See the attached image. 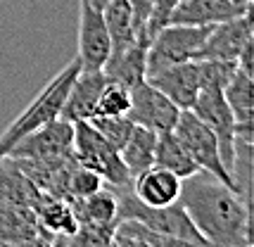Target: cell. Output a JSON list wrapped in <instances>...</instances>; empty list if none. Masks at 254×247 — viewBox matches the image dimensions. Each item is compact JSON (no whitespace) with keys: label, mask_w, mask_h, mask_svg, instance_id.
Segmentation results:
<instances>
[{"label":"cell","mask_w":254,"mask_h":247,"mask_svg":"<svg viewBox=\"0 0 254 247\" xmlns=\"http://www.w3.org/2000/svg\"><path fill=\"white\" fill-rule=\"evenodd\" d=\"M178 202L209 245L250 247V207L226 183L199 169L181 181Z\"/></svg>","instance_id":"6da1fadb"},{"label":"cell","mask_w":254,"mask_h":247,"mask_svg":"<svg viewBox=\"0 0 254 247\" xmlns=\"http://www.w3.org/2000/svg\"><path fill=\"white\" fill-rule=\"evenodd\" d=\"M112 190L117 192V221L119 219H138L147 228L176 240L181 245H209L204 236L195 228V224L190 221V216L186 214L181 202L166 204V207H147L133 195L131 185H122V188L112 185Z\"/></svg>","instance_id":"7a4b0ae2"},{"label":"cell","mask_w":254,"mask_h":247,"mask_svg":"<svg viewBox=\"0 0 254 247\" xmlns=\"http://www.w3.org/2000/svg\"><path fill=\"white\" fill-rule=\"evenodd\" d=\"M78 71H81V64H78V60L74 57L64 69L57 71L55 79L50 81V83L33 98L31 105L0 133V159L10 152V147L14 145L19 138H24L26 133H31V131L41 128L45 124L60 119L62 105H64V100H66V93H69L71 81L76 79Z\"/></svg>","instance_id":"3957f363"},{"label":"cell","mask_w":254,"mask_h":247,"mask_svg":"<svg viewBox=\"0 0 254 247\" xmlns=\"http://www.w3.org/2000/svg\"><path fill=\"white\" fill-rule=\"evenodd\" d=\"M71 155L81 167H88L98 171L107 185L122 188L131 185V174L126 171L122 157L114 147L93 128L90 122H74V143Z\"/></svg>","instance_id":"277c9868"},{"label":"cell","mask_w":254,"mask_h":247,"mask_svg":"<svg viewBox=\"0 0 254 247\" xmlns=\"http://www.w3.org/2000/svg\"><path fill=\"white\" fill-rule=\"evenodd\" d=\"M211 26H188V24H166L150 38L147 45V62H145V79L162 69L195 60V53L204 43Z\"/></svg>","instance_id":"5b68a950"},{"label":"cell","mask_w":254,"mask_h":247,"mask_svg":"<svg viewBox=\"0 0 254 247\" xmlns=\"http://www.w3.org/2000/svg\"><path fill=\"white\" fill-rule=\"evenodd\" d=\"M174 135L181 140V145L186 147L190 157L195 159L202 171H207L211 176L226 183L231 190H235V183L231 179V171L226 169L221 159V152H219V140L207 124L199 119L192 110H181L178 114V122L174 126Z\"/></svg>","instance_id":"8992f818"},{"label":"cell","mask_w":254,"mask_h":247,"mask_svg":"<svg viewBox=\"0 0 254 247\" xmlns=\"http://www.w3.org/2000/svg\"><path fill=\"white\" fill-rule=\"evenodd\" d=\"M178 114H181V107L174 105L147 79L131 88V110L126 117L133 124L152 128L155 133H166V131H174Z\"/></svg>","instance_id":"52a82bcc"},{"label":"cell","mask_w":254,"mask_h":247,"mask_svg":"<svg viewBox=\"0 0 254 247\" xmlns=\"http://www.w3.org/2000/svg\"><path fill=\"white\" fill-rule=\"evenodd\" d=\"M112 53L110 34L102 19V10L78 0V64L81 71H100Z\"/></svg>","instance_id":"ba28073f"},{"label":"cell","mask_w":254,"mask_h":247,"mask_svg":"<svg viewBox=\"0 0 254 247\" xmlns=\"http://www.w3.org/2000/svg\"><path fill=\"white\" fill-rule=\"evenodd\" d=\"M74 143V124L66 119H55L36 128L31 133L19 138L5 157L12 159H43V157H57L71 152Z\"/></svg>","instance_id":"9c48e42d"},{"label":"cell","mask_w":254,"mask_h":247,"mask_svg":"<svg viewBox=\"0 0 254 247\" xmlns=\"http://www.w3.org/2000/svg\"><path fill=\"white\" fill-rule=\"evenodd\" d=\"M190 110L214 131L216 140H219V152H221L223 164L231 171L233 140H235V117H233L231 107H228V102L223 98V90L199 88L197 100L192 102Z\"/></svg>","instance_id":"30bf717a"},{"label":"cell","mask_w":254,"mask_h":247,"mask_svg":"<svg viewBox=\"0 0 254 247\" xmlns=\"http://www.w3.org/2000/svg\"><path fill=\"white\" fill-rule=\"evenodd\" d=\"M252 12H245L240 17H233L226 22L211 26L204 43L195 53V60H231L235 62L243 48L252 41Z\"/></svg>","instance_id":"8fae6325"},{"label":"cell","mask_w":254,"mask_h":247,"mask_svg":"<svg viewBox=\"0 0 254 247\" xmlns=\"http://www.w3.org/2000/svg\"><path fill=\"white\" fill-rule=\"evenodd\" d=\"M0 245H53V233L31 207L0 204Z\"/></svg>","instance_id":"7c38bea8"},{"label":"cell","mask_w":254,"mask_h":247,"mask_svg":"<svg viewBox=\"0 0 254 247\" xmlns=\"http://www.w3.org/2000/svg\"><path fill=\"white\" fill-rule=\"evenodd\" d=\"M147 81L157 90H162L181 110H190L199 93V64L197 60L178 62V64H171V67L147 76Z\"/></svg>","instance_id":"4fadbf2b"},{"label":"cell","mask_w":254,"mask_h":247,"mask_svg":"<svg viewBox=\"0 0 254 247\" xmlns=\"http://www.w3.org/2000/svg\"><path fill=\"white\" fill-rule=\"evenodd\" d=\"M110 76L100 69V71H78L76 79L71 81V88L66 93V100L62 105L60 119L66 122H88L95 117V105L105 83Z\"/></svg>","instance_id":"5bb4252c"},{"label":"cell","mask_w":254,"mask_h":247,"mask_svg":"<svg viewBox=\"0 0 254 247\" xmlns=\"http://www.w3.org/2000/svg\"><path fill=\"white\" fill-rule=\"evenodd\" d=\"M131 190L147 207H166V204L178 202L181 179L174 171L152 164L131 181Z\"/></svg>","instance_id":"9a60e30c"},{"label":"cell","mask_w":254,"mask_h":247,"mask_svg":"<svg viewBox=\"0 0 254 247\" xmlns=\"http://www.w3.org/2000/svg\"><path fill=\"white\" fill-rule=\"evenodd\" d=\"M245 14L233 0H178L169 24H188V26H214L219 22Z\"/></svg>","instance_id":"2e32d148"},{"label":"cell","mask_w":254,"mask_h":247,"mask_svg":"<svg viewBox=\"0 0 254 247\" xmlns=\"http://www.w3.org/2000/svg\"><path fill=\"white\" fill-rule=\"evenodd\" d=\"M147 45H150V36L138 34L124 53L117 57H110L102 71L117 83H124L126 88H133L135 83L145 81V62H147Z\"/></svg>","instance_id":"e0dca14e"},{"label":"cell","mask_w":254,"mask_h":247,"mask_svg":"<svg viewBox=\"0 0 254 247\" xmlns=\"http://www.w3.org/2000/svg\"><path fill=\"white\" fill-rule=\"evenodd\" d=\"M41 197V190L26 179L22 169L10 157L0 159V204H22V207H36Z\"/></svg>","instance_id":"ac0fdd59"},{"label":"cell","mask_w":254,"mask_h":247,"mask_svg":"<svg viewBox=\"0 0 254 247\" xmlns=\"http://www.w3.org/2000/svg\"><path fill=\"white\" fill-rule=\"evenodd\" d=\"M155 145H157L155 131L135 124L128 140L119 150V157H122L126 171L131 174V179H135L138 174H143L145 169H150L155 164Z\"/></svg>","instance_id":"d6986e66"},{"label":"cell","mask_w":254,"mask_h":247,"mask_svg":"<svg viewBox=\"0 0 254 247\" xmlns=\"http://www.w3.org/2000/svg\"><path fill=\"white\" fill-rule=\"evenodd\" d=\"M102 19H105V26H107L112 43L110 57H117L119 53H124L138 38L135 26H133V14L131 7H128V0H112V2H107L102 7Z\"/></svg>","instance_id":"ffe728a7"},{"label":"cell","mask_w":254,"mask_h":247,"mask_svg":"<svg viewBox=\"0 0 254 247\" xmlns=\"http://www.w3.org/2000/svg\"><path fill=\"white\" fill-rule=\"evenodd\" d=\"M223 98L235 117V126H252L254 119V86L252 74L238 67L233 71L231 81L223 86Z\"/></svg>","instance_id":"44dd1931"},{"label":"cell","mask_w":254,"mask_h":247,"mask_svg":"<svg viewBox=\"0 0 254 247\" xmlns=\"http://www.w3.org/2000/svg\"><path fill=\"white\" fill-rule=\"evenodd\" d=\"M155 164L164 167L169 171H174L178 179H188L192 174H197L199 167L195 164V159L186 152V147L181 145L174 131L166 133H157V145H155Z\"/></svg>","instance_id":"7402d4cb"},{"label":"cell","mask_w":254,"mask_h":247,"mask_svg":"<svg viewBox=\"0 0 254 247\" xmlns=\"http://www.w3.org/2000/svg\"><path fill=\"white\" fill-rule=\"evenodd\" d=\"M66 202L74 207L78 221H93V224L105 226L117 224V192L107 183L83 200H66Z\"/></svg>","instance_id":"603a6c76"},{"label":"cell","mask_w":254,"mask_h":247,"mask_svg":"<svg viewBox=\"0 0 254 247\" xmlns=\"http://www.w3.org/2000/svg\"><path fill=\"white\" fill-rule=\"evenodd\" d=\"M112 245L119 247H164V245H178L176 240L157 233L152 228H147L138 219H119L114 224L112 233Z\"/></svg>","instance_id":"cb8c5ba5"},{"label":"cell","mask_w":254,"mask_h":247,"mask_svg":"<svg viewBox=\"0 0 254 247\" xmlns=\"http://www.w3.org/2000/svg\"><path fill=\"white\" fill-rule=\"evenodd\" d=\"M128 110H131V88L110 79L98 98L95 117H122L128 114Z\"/></svg>","instance_id":"d4e9b609"},{"label":"cell","mask_w":254,"mask_h":247,"mask_svg":"<svg viewBox=\"0 0 254 247\" xmlns=\"http://www.w3.org/2000/svg\"><path fill=\"white\" fill-rule=\"evenodd\" d=\"M88 122L93 124V128H95V131H98V133L102 135L114 150H117V152L124 147V143L128 140L133 126H135L126 114H122V117H93V119H88Z\"/></svg>","instance_id":"484cf974"},{"label":"cell","mask_w":254,"mask_h":247,"mask_svg":"<svg viewBox=\"0 0 254 247\" xmlns=\"http://www.w3.org/2000/svg\"><path fill=\"white\" fill-rule=\"evenodd\" d=\"M102 185H105V181H102V176H100L98 171L76 164V167L71 169L69 179H66L64 200H83V197H88L93 192H98Z\"/></svg>","instance_id":"4316f807"},{"label":"cell","mask_w":254,"mask_h":247,"mask_svg":"<svg viewBox=\"0 0 254 247\" xmlns=\"http://www.w3.org/2000/svg\"><path fill=\"white\" fill-rule=\"evenodd\" d=\"M199 64V88L223 90L231 81L233 71L238 69V62L231 60H197Z\"/></svg>","instance_id":"83f0119b"},{"label":"cell","mask_w":254,"mask_h":247,"mask_svg":"<svg viewBox=\"0 0 254 247\" xmlns=\"http://www.w3.org/2000/svg\"><path fill=\"white\" fill-rule=\"evenodd\" d=\"M178 5V0H152V12H150V19H147V36H152L169 24V17L174 7Z\"/></svg>","instance_id":"f1b7e54d"},{"label":"cell","mask_w":254,"mask_h":247,"mask_svg":"<svg viewBox=\"0 0 254 247\" xmlns=\"http://www.w3.org/2000/svg\"><path fill=\"white\" fill-rule=\"evenodd\" d=\"M128 7L133 14L135 34H147V19L152 12V0H128Z\"/></svg>","instance_id":"f546056e"},{"label":"cell","mask_w":254,"mask_h":247,"mask_svg":"<svg viewBox=\"0 0 254 247\" xmlns=\"http://www.w3.org/2000/svg\"><path fill=\"white\" fill-rule=\"evenodd\" d=\"M252 2L254 0H233V5H238L243 12H252Z\"/></svg>","instance_id":"4dcf8cb0"},{"label":"cell","mask_w":254,"mask_h":247,"mask_svg":"<svg viewBox=\"0 0 254 247\" xmlns=\"http://www.w3.org/2000/svg\"><path fill=\"white\" fill-rule=\"evenodd\" d=\"M86 2H88V5H93V7H98V10H102V7H105L107 2H112V0H86Z\"/></svg>","instance_id":"1f68e13d"}]
</instances>
